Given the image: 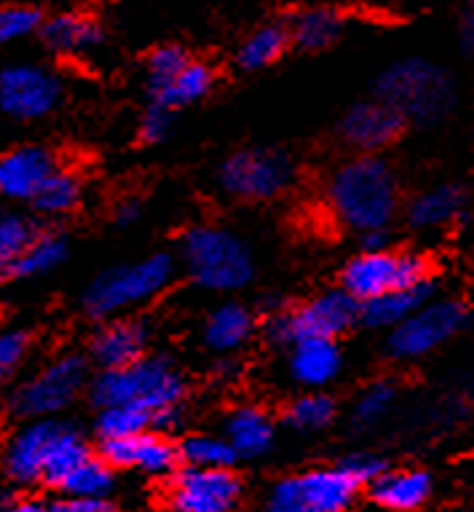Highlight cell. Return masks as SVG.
Instances as JSON below:
<instances>
[{
  "instance_id": "6da1fadb",
  "label": "cell",
  "mask_w": 474,
  "mask_h": 512,
  "mask_svg": "<svg viewBox=\"0 0 474 512\" xmlns=\"http://www.w3.org/2000/svg\"><path fill=\"white\" fill-rule=\"evenodd\" d=\"M397 177L386 161L375 156L343 164L327 185V202L330 210L343 226L359 234L383 231L397 212Z\"/></svg>"
},
{
  "instance_id": "7a4b0ae2",
  "label": "cell",
  "mask_w": 474,
  "mask_h": 512,
  "mask_svg": "<svg viewBox=\"0 0 474 512\" xmlns=\"http://www.w3.org/2000/svg\"><path fill=\"white\" fill-rule=\"evenodd\" d=\"M183 392V373L167 357H142L124 368H102L89 387V397L97 408L137 405L150 413L180 405Z\"/></svg>"
},
{
  "instance_id": "3957f363",
  "label": "cell",
  "mask_w": 474,
  "mask_h": 512,
  "mask_svg": "<svg viewBox=\"0 0 474 512\" xmlns=\"http://www.w3.org/2000/svg\"><path fill=\"white\" fill-rule=\"evenodd\" d=\"M378 100L416 124L440 121L456 102V89L445 70L426 59H405L381 73L375 84Z\"/></svg>"
},
{
  "instance_id": "277c9868",
  "label": "cell",
  "mask_w": 474,
  "mask_h": 512,
  "mask_svg": "<svg viewBox=\"0 0 474 512\" xmlns=\"http://www.w3.org/2000/svg\"><path fill=\"white\" fill-rule=\"evenodd\" d=\"M183 261L191 279L204 290L231 293L252 279V255L231 231L196 226L183 236Z\"/></svg>"
},
{
  "instance_id": "5b68a950",
  "label": "cell",
  "mask_w": 474,
  "mask_h": 512,
  "mask_svg": "<svg viewBox=\"0 0 474 512\" xmlns=\"http://www.w3.org/2000/svg\"><path fill=\"white\" fill-rule=\"evenodd\" d=\"M172 258L169 255H150L145 261L118 266L94 279L84 293V311L89 317H113L118 311L132 309L161 293L172 279Z\"/></svg>"
},
{
  "instance_id": "8992f818",
  "label": "cell",
  "mask_w": 474,
  "mask_h": 512,
  "mask_svg": "<svg viewBox=\"0 0 474 512\" xmlns=\"http://www.w3.org/2000/svg\"><path fill=\"white\" fill-rule=\"evenodd\" d=\"M362 303L349 290L316 295L298 309L282 311L268 322V336L279 344H298L306 338H338L357 322Z\"/></svg>"
},
{
  "instance_id": "52a82bcc",
  "label": "cell",
  "mask_w": 474,
  "mask_h": 512,
  "mask_svg": "<svg viewBox=\"0 0 474 512\" xmlns=\"http://www.w3.org/2000/svg\"><path fill=\"white\" fill-rule=\"evenodd\" d=\"M429 282V263L413 252L365 250L351 258L343 269V290L359 303L400 287H416Z\"/></svg>"
},
{
  "instance_id": "ba28073f",
  "label": "cell",
  "mask_w": 474,
  "mask_h": 512,
  "mask_svg": "<svg viewBox=\"0 0 474 512\" xmlns=\"http://www.w3.org/2000/svg\"><path fill=\"white\" fill-rule=\"evenodd\" d=\"M469 309L466 303L442 298V301H426L416 314H410L402 325L389 333V352L400 360H416L424 354L440 349L445 341L458 336L469 325Z\"/></svg>"
},
{
  "instance_id": "9c48e42d",
  "label": "cell",
  "mask_w": 474,
  "mask_h": 512,
  "mask_svg": "<svg viewBox=\"0 0 474 512\" xmlns=\"http://www.w3.org/2000/svg\"><path fill=\"white\" fill-rule=\"evenodd\" d=\"M86 384V360L78 354H65L49 362L41 373L27 378L11 397V408L25 419H49L73 403Z\"/></svg>"
},
{
  "instance_id": "30bf717a",
  "label": "cell",
  "mask_w": 474,
  "mask_h": 512,
  "mask_svg": "<svg viewBox=\"0 0 474 512\" xmlns=\"http://www.w3.org/2000/svg\"><path fill=\"white\" fill-rule=\"evenodd\" d=\"M292 183V161L279 151H239L220 167V185L236 199H274Z\"/></svg>"
},
{
  "instance_id": "8fae6325",
  "label": "cell",
  "mask_w": 474,
  "mask_h": 512,
  "mask_svg": "<svg viewBox=\"0 0 474 512\" xmlns=\"http://www.w3.org/2000/svg\"><path fill=\"white\" fill-rule=\"evenodd\" d=\"M62 97V84L51 70L30 62H14L0 73V108L19 121L49 116Z\"/></svg>"
},
{
  "instance_id": "7c38bea8",
  "label": "cell",
  "mask_w": 474,
  "mask_h": 512,
  "mask_svg": "<svg viewBox=\"0 0 474 512\" xmlns=\"http://www.w3.org/2000/svg\"><path fill=\"white\" fill-rule=\"evenodd\" d=\"M169 502L177 512H236L242 502V480L231 467L207 470L185 464L172 480Z\"/></svg>"
},
{
  "instance_id": "4fadbf2b",
  "label": "cell",
  "mask_w": 474,
  "mask_h": 512,
  "mask_svg": "<svg viewBox=\"0 0 474 512\" xmlns=\"http://www.w3.org/2000/svg\"><path fill=\"white\" fill-rule=\"evenodd\" d=\"M59 427H62L59 421L33 419L11 437L9 445H6V456H3V470H6V478L11 483L30 486L35 480H43L46 456H49V448Z\"/></svg>"
},
{
  "instance_id": "5bb4252c",
  "label": "cell",
  "mask_w": 474,
  "mask_h": 512,
  "mask_svg": "<svg viewBox=\"0 0 474 512\" xmlns=\"http://www.w3.org/2000/svg\"><path fill=\"white\" fill-rule=\"evenodd\" d=\"M102 459L121 470H142L145 475H169L177 467L180 448L164 435H132L121 440H102Z\"/></svg>"
},
{
  "instance_id": "9a60e30c",
  "label": "cell",
  "mask_w": 474,
  "mask_h": 512,
  "mask_svg": "<svg viewBox=\"0 0 474 512\" xmlns=\"http://www.w3.org/2000/svg\"><path fill=\"white\" fill-rule=\"evenodd\" d=\"M57 159L43 145H19L0 161V191L17 199V202H33L43 183L57 172Z\"/></svg>"
},
{
  "instance_id": "2e32d148",
  "label": "cell",
  "mask_w": 474,
  "mask_h": 512,
  "mask_svg": "<svg viewBox=\"0 0 474 512\" xmlns=\"http://www.w3.org/2000/svg\"><path fill=\"white\" fill-rule=\"evenodd\" d=\"M287 483L308 512H349L362 488L343 467L292 475Z\"/></svg>"
},
{
  "instance_id": "e0dca14e",
  "label": "cell",
  "mask_w": 474,
  "mask_h": 512,
  "mask_svg": "<svg viewBox=\"0 0 474 512\" xmlns=\"http://www.w3.org/2000/svg\"><path fill=\"white\" fill-rule=\"evenodd\" d=\"M405 118L383 100L359 102L343 116V140L359 151H381L400 137Z\"/></svg>"
},
{
  "instance_id": "ac0fdd59",
  "label": "cell",
  "mask_w": 474,
  "mask_h": 512,
  "mask_svg": "<svg viewBox=\"0 0 474 512\" xmlns=\"http://www.w3.org/2000/svg\"><path fill=\"white\" fill-rule=\"evenodd\" d=\"M150 330L142 319H113L92 338V357L102 368H124L145 357Z\"/></svg>"
},
{
  "instance_id": "d6986e66",
  "label": "cell",
  "mask_w": 474,
  "mask_h": 512,
  "mask_svg": "<svg viewBox=\"0 0 474 512\" xmlns=\"http://www.w3.org/2000/svg\"><path fill=\"white\" fill-rule=\"evenodd\" d=\"M429 496L432 478L424 470H386L370 483V499L386 512H418Z\"/></svg>"
},
{
  "instance_id": "ffe728a7",
  "label": "cell",
  "mask_w": 474,
  "mask_h": 512,
  "mask_svg": "<svg viewBox=\"0 0 474 512\" xmlns=\"http://www.w3.org/2000/svg\"><path fill=\"white\" fill-rule=\"evenodd\" d=\"M343 368L335 338H306L292 344L290 376L300 387H327Z\"/></svg>"
},
{
  "instance_id": "44dd1931",
  "label": "cell",
  "mask_w": 474,
  "mask_h": 512,
  "mask_svg": "<svg viewBox=\"0 0 474 512\" xmlns=\"http://www.w3.org/2000/svg\"><path fill=\"white\" fill-rule=\"evenodd\" d=\"M43 41L54 54L62 57H78V54H89V51L100 49L102 43V27L89 17H78V14H57L49 22H43Z\"/></svg>"
},
{
  "instance_id": "7402d4cb",
  "label": "cell",
  "mask_w": 474,
  "mask_h": 512,
  "mask_svg": "<svg viewBox=\"0 0 474 512\" xmlns=\"http://www.w3.org/2000/svg\"><path fill=\"white\" fill-rule=\"evenodd\" d=\"M432 295V285H416V287H400V290H391V293L375 295L370 301L362 303L359 317L365 319V325L370 328H389L394 330L402 325L410 314H416Z\"/></svg>"
},
{
  "instance_id": "603a6c76",
  "label": "cell",
  "mask_w": 474,
  "mask_h": 512,
  "mask_svg": "<svg viewBox=\"0 0 474 512\" xmlns=\"http://www.w3.org/2000/svg\"><path fill=\"white\" fill-rule=\"evenodd\" d=\"M225 437L242 459H258L274 443V424L260 408H236L225 421Z\"/></svg>"
},
{
  "instance_id": "cb8c5ba5",
  "label": "cell",
  "mask_w": 474,
  "mask_h": 512,
  "mask_svg": "<svg viewBox=\"0 0 474 512\" xmlns=\"http://www.w3.org/2000/svg\"><path fill=\"white\" fill-rule=\"evenodd\" d=\"M466 210V194L458 185H437L432 191L416 196L408 218L416 228H440L458 220Z\"/></svg>"
},
{
  "instance_id": "d4e9b609",
  "label": "cell",
  "mask_w": 474,
  "mask_h": 512,
  "mask_svg": "<svg viewBox=\"0 0 474 512\" xmlns=\"http://www.w3.org/2000/svg\"><path fill=\"white\" fill-rule=\"evenodd\" d=\"M250 336L252 314L242 303H223L204 322V341L215 352H236Z\"/></svg>"
},
{
  "instance_id": "484cf974",
  "label": "cell",
  "mask_w": 474,
  "mask_h": 512,
  "mask_svg": "<svg viewBox=\"0 0 474 512\" xmlns=\"http://www.w3.org/2000/svg\"><path fill=\"white\" fill-rule=\"evenodd\" d=\"M215 84V73L204 62H188L172 81L148 89L150 100L164 105V108H183L191 102L207 97L209 89Z\"/></svg>"
},
{
  "instance_id": "4316f807",
  "label": "cell",
  "mask_w": 474,
  "mask_h": 512,
  "mask_svg": "<svg viewBox=\"0 0 474 512\" xmlns=\"http://www.w3.org/2000/svg\"><path fill=\"white\" fill-rule=\"evenodd\" d=\"M89 445H86L84 435L75 427H67L62 424L54 437V443L49 448V456H46V467H43V483L59 488L67 480V475L73 470H78L81 464L89 459Z\"/></svg>"
},
{
  "instance_id": "83f0119b",
  "label": "cell",
  "mask_w": 474,
  "mask_h": 512,
  "mask_svg": "<svg viewBox=\"0 0 474 512\" xmlns=\"http://www.w3.org/2000/svg\"><path fill=\"white\" fill-rule=\"evenodd\" d=\"M343 33V17L333 9H306L290 22V38L306 51L327 49Z\"/></svg>"
},
{
  "instance_id": "f1b7e54d",
  "label": "cell",
  "mask_w": 474,
  "mask_h": 512,
  "mask_svg": "<svg viewBox=\"0 0 474 512\" xmlns=\"http://www.w3.org/2000/svg\"><path fill=\"white\" fill-rule=\"evenodd\" d=\"M290 27L282 25H263L242 43V49L236 54L239 59V68L244 70H260L276 62L282 57V51L290 43Z\"/></svg>"
},
{
  "instance_id": "f546056e",
  "label": "cell",
  "mask_w": 474,
  "mask_h": 512,
  "mask_svg": "<svg viewBox=\"0 0 474 512\" xmlns=\"http://www.w3.org/2000/svg\"><path fill=\"white\" fill-rule=\"evenodd\" d=\"M67 255V242L59 234H38L27 252L22 258L6 266V274L14 279L22 277H38V274H46V271L57 269L59 263L65 261Z\"/></svg>"
},
{
  "instance_id": "4dcf8cb0",
  "label": "cell",
  "mask_w": 474,
  "mask_h": 512,
  "mask_svg": "<svg viewBox=\"0 0 474 512\" xmlns=\"http://www.w3.org/2000/svg\"><path fill=\"white\" fill-rule=\"evenodd\" d=\"M148 427H153V413L137 405H108V408H100V416L94 421L100 440L142 435Z\"/></svg>"
},
{
  "instance_id": "1f68e13d",
  "label": "cell",
  "mask_w": 474,
  "mask_h": 512,
  "mask_svg": "<svg viewBox=\"0 0 474 512\" xmlns=\"http://www.w3.org/2000/svg\"><path fill=\"white\" fill-rule=\"evenodd\" d=\"M180 459L188 467H207V470H223L231 467L239 454L233 451L228 437H212V435H191L185 437L180 445Z\"/></svg>"
},
{
  "instance_id": "d6a6232c",
  "label": "cell",
  "mask_w": 474,
  "mask_h": 512,
  "mask_svg": "<svg viewBox=\"0 0 474 512\" xmlns=\"http://www.w3.org/2000/svg\"><path fill=\"white\" fill-rule=\"evenodd\" d=\"M78 202H81V180L67 169H57L33 199L35 207L46 215H65L75 210Z\"/></svg>"
},
{
  "instance_id": "836d02e7",
  "label": "cell",
  "mask_w": 474,
  "mask_h": 512,
  "mask_svg": "<svg viewBox=\"0 0 474 512\" xmlns=\"http://www.w3.org/2000/svg\"><path fill=\"white\" fill-rule=\"evenodd\" d=\"M110 488H113V464L89 456L78 470L67 475L59 491H65L67 496H108Z\"/></svg>"
},
{
  "instance_id": "e575fe53",
  "label": "cell",
  "mask_w": 474,
  "mask_h": 512,
  "mask_svg": "<svg viewBox=\"0 0 474 512\" xmlns=\"http://www.w3.org/2000/svg\"><path fill=\"white\" fill-rule=\"evenodd\" d=\"M287 421L300 432L327 429L335 421V400L322 392H308L287 408Z\"/></svg>"
},
{
  "instance_id": "d590c367",
  "label": "cell",
  "mask_w": 474,
  "mask_h": 512,
  "mask_svg": "<svg viewBox=\"0 0 474 512\" xmlns=\"http://www.w3.org/2000/svg\"><path fill=\"white\" fill-rule=\"evenodd\" d=\"M35 239H38V231L25 215H17V212L3 215V220H0V261H3V269L11 266L17 258H22Z\"/></svg>"
},
{
  "instance_id": "8d00e7d4",
  "label": "cell",
  "mask_w": 474,
  "mask_h": 512,
  "mask_svg": "<svg viewBox=\"0 0 474 512\" xmlns=\"http://www.w3.org/2000/svg\"><path fill=\"white\" fill-rule=\"evenodd\" d=\"M397 397V389L389 381H378L362 392V397L354 405V424L357 427H373L391 411V403Z\"/></svg>"
},
{
  "instance_id": "74e56055",
  "label": "cell",
  "mask_w": 474,
  "mask_h": 512,
  "mask_svg": "<svg viewBox=\"0 0 474 512\" xmlns=\"http://www.w3.org/2000/svg\"><path fill=\"white\" fill-rule=\"evenodd\" d=\"M38 30H43V19L30 6H6L0 11V38H3V43L22 41Z\"/></svg>"
},
{
  "instance_id": "f35d334b",
  "label": "cell",
  "mask_w": 474,
  "mask_h": 512,
  "mask_svg": "<svg viewBox=\"0 0 474 512\" xmlns=\"http://www.w3.org/2000/svg\"><path fill=\"white\" fill-rule=\"evenodd\" d=\"M188 62L191 59L185 57V51L180 46H161V49L153 51L148 59V89L172 81Z\"/></svg>"
},
{
  "instance_id": "ab89813d",
  "label": "cell",
  "mask_w": 474,
  "mask_h": 512,
  "mask_svg": "<svg viewBox=\"0 0 474 512\" xmlns=\"http://www.w3.org/2000/svg\"><path fill=\"white\" fill-rule=\"evenodd\" d=\"M27 349H30V338L22 330H6L0 336V373L11 376L14 370L22 365Z\"/></svg>"
},
{
  "instance_id": "60d3db41",
  "label": "cell",
  "mask_w": 474,
  "mask_h": 512,
  "mask_svg": "<svg viewBox=\"0 0 474 512\" xmlns=\"http://www.w3.org/2000/svg\"><path fill=\"white\" fill-rule=\"evenodd\" d=\"M169 126H172V110L158 102H150V108L145 110L140 121V137L145 143H161L169 135Z\"/></svg>"
},
{
  "instance_id": "b9f144b4",
  "label": "cell",
  "mask_w": 474,
  "mask_h": 512,
  "mask_svg": "<svg viewBox=\"0 0 474 512\" xmlns=\"http://www.w3.org/2000/svg\"><path fill=\"white\" fill-rule=\"evenodd\" d=\"M341 467L349 472L351 478L357 480L359 486H365V483L370 486V483H375V480L381 478L383 472H386V462H383L381 456H375V454L349 456Z\"/></svg>"
},
{
  "instance_id": "7bdbcfd3",
  "label": "cell",
  "mask_w": 474,
  "mask_h": 512,
  "mask_svg": "<svg viewBox=\"0 0 474 512\" xmlns=\"http://www.w3.org/2000/svg\"><path fill=\"white\" fill-rule=\"evenodd\" d=\"M263 512H308L300 499L295 496V491L290 488L287 478L279 480L271 491V499H268V507Z\"/></svg>"
},
{
  "instance_id": "ee69618b",
  "label": "cell",
  "mask_w": 474,
  "mask_h": 512,
  "mask_svg": "<svg viewBox=\"0 0 474 512\" xmlns=\"http://www.w3.org/2000/svg\"><path fill=\"white\" fill-rule=\"evenodd\" d=\"M59 512H110L105 496H67L57 504Z\"/></svg>"
},
{
  "instance_id": "f6af8a7d",
  "label": "cell",
  "mask_w": 474,
  "mask_h": 512,
  "mask_svg": "<svg viewBox=\"0 0 474 512\" xmlns=\"http://www.w3.org/2000/svg\"><path fill=\"white\" fill-rule=\"evenodd\" d=\"M180 421H183V413H180V405H169L164 411L153 413V427L158 432H169V429L180 427Z\"/></svg>"
},
{
  "instance_id": "bcb514c9",
  "label": "cell",
  "mask_w": 474,
  "mask_h": 512,
  "mask_svg": "<svg viewBox=\"0 0 474 512\" xmlns=\"http://www.w3.org/2000/svg\"><path fill=\"white\" fill-rule=\"evenodd\" d=\"M461 43L474 57V0H469L461 11Z\"/></svg>"
},
{
  "instance_id": "7dc6e473",
  "label": "cell",
  "mask_w": 474,
  "mask_h": 512,
  "mask_svg": "<svg viewBox=\"0 0 474 512\" xmlns=\"http://www.w3.org/2000/svg\"><path fill=\"white\" fill-rule=\"evenodd\" d=\"M142 218V204L134 199H126L116 207V223L118 226H134Z\"/></svg>"
},
{
  "instance_id": "c3c4849f",
  "label": "cell",
  "mask_w": 474,
  "mask_h": 512,
  "mask_svg": "<svg viewBox=\"0 0 474 512\" xmlns=\"http://www.w3.org/2000/svg\"><path fill=\"white\" fill-rule=\"evenodd\" d=\"M6 512H59L57 507H51L46 502H38V499H17L6 507Z\"/></svg>"
}]
</instances>
